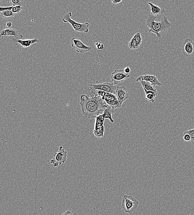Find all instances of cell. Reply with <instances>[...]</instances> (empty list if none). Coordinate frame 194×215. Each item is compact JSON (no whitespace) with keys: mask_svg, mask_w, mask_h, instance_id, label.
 <instances>
[{"mask_svg":"<svg viewBox=\"0 0 194 215\" xmlns=\"http://www.w3.org/2000/svg\"><path fill=\"white\" fill-rule=\"evenodd\" d=\"M90 97L86 95L81 96L80 104L82 114L86 118H96L103 112L109 105L101 97L96 93L95 90L90 89Z\"/></svg>","mask_w":194,"mask_h":215,"instance_id":"obj_1","label":"cell"},{"mask_svg":"<svg viewBox=\"0 0 194 215\" xmlns=\"http://www.w3.org/2000/svg\"><path fill=\"white\" fill-rule=\"evenodd\" d=\"M147 26L149 28V32H153L158 38H162L160 32L168 31L172 27V24L168 21L167 16H163L160 21H156V16L151 13L148 14L145 17Z\"/></svg>","mask_w":194,"mask_h":215,"instance_id":"obj_2","label":"cell"},{"mask_svg":"<svg viewBox=\"0 0 194 215\" xmlns=\"http://www.w3.org/2000/svg\"><path fill=\"white\" fill-rule=\"evenodd\" d=\"M72 16L71 12H68L63 16L62 20L65 23H69L70 24L76 32L87 33L89 31V23L88 22L80 23L77 22L72 19L71 18Z\"/></svg>","mask_w":194,"mask_h":215,"instance_id":"obj_3","label":"cell"},{"mask_svg":"<svg viewBox=\"0 0 194 215\" xmlns=\"http://www.w3.org/2000/svg\"><path fill=\"white\" fill-rule=\"evenodd\" d=\"M139 202L133 196L124 195L122 202V207L125 213L132 214L136 210Z\"/></svg>","mask_w":194,"mask_h":215,"instance_id":"obj_4","label":"cell"},{"mask_svg":"<svg viewBox=\"0 0 194 215\" xmlns=\"http://www.w3.org/2000/svg\"><path fill=\"white\" fill-rule=\"evenodd\" d=\"M67 153L63 146H60L58 151L54 154V158L51 160V164H52L54 167H58L64 164L66 161Z\"/></svg>","mask_w":194,"mask_h":215,"instance_id":"obj_5","label":"cell"},{"mask_svg":"<svg viewBox=\"0 0 194 215\" xmlns=\"http://www.w3.org/2000/svg\"><path fill=\"white\" fill-rule=\"evenodd\" d=\"M90 89L100 90L115 95H116V89L117 88L114 83L109 82L97 84H90Z\"/></svg>","mask_w":194,"mask_h":215,"instance_id":"obj_6","label":"cell"},{"mask_svg":"<svg viewBox=\"0 0 194 215\" xmlns=\"http://www.w3.org/2000/svg\"><path fill=\"white\" fill-rule=\"evenodd\" d=\"M105 119L104 115L103 113L95 118V124L93 133L95 136L98 138L103 137L104 136V124Z\"/></svg>","mask_w":194,"mask_h":215,"instance_id":"obj_7","label":"cell"},{"mask_svg":"<svg viewBox=\"0 0 194 215\" xmlns=\"http://www.w3.org/2000/svg\"><path fill=\"white\" fill-rule=\"evenodd\" d=\"M70 43L72 47L75 49L77 52L80 54H85L90 51L92 49V47L86 45L77 38H72L70 40Z\"/></svg>","mask_w":194,"mask_h":215,"instance_id":"obj_8","label":"cell"},{"mask_svg":"<svg viewBox=\"0 0 194 215\" xmlns=\"http://www.w3.org/2000/svg\"><path fill=\"white\" fill-rule=\"evenodd\" d=\"M130 78V75L126 74L124 69H115L111 75V79L115 85L122 83L125 79Z\"/></svg>","mask_w":194,"mask_h":215,"instance_id":"obj_9","label":"cell"},{"mask_svg":"<svg viewBox=\"0 0 194 215\" xmlns=\"http://www.w3.org/2000/svg\"><path fill=\"white\" fill-rule=\"evenodd\" d=\"M183 55L186 57H190L194 54V42L192 39L187 38L185 40L182 47Z\"/></svg>","mask_w":194,"mask_h":215,"instance_id":"obj_10","label":"cell"},{"mask_svg":"<svg viewBox=\"0 0 194 215\" xmlns=\"http://www.w3.org/2000/svg\"><path fill=\"white\" fill-rule=\"evenodd\" d=\"M13 36L16 40H22L23 36L16 29L11 27H6L2 29L1 31L0 36Z\"/></svg>","mask_w":194,"mask_h":215,"instance_id":"obj_11","label":"cell"},{"mask_svg":"<svg viewBox=\"0 0 194 215\" xmlns=\"http://www.w3.org/2000/svg\"><path fill=\"white\" fill-rule=\"evenodd\" d=\"M116 95L121 106L122 105L123 103L129 98L128 90H127L125 86L117 87Z\"/></svg>","mask_w":194,"mask_h":215,"instance_id":"obj_12","label":"cell"},{"mask_svg":"<svg viewBox=\"0 0 194 215\" xmlns=\"http://www.w3.org/2000/svg\"><path fill=\"white\" fill-rule=\"evenodd\" d=\"M143 81L149 82L154 87L156 86L162 85V83H160L158 78L155 75L144 74V75L139 76L136 79V81L138 82Z\"/></svg>","mask_w":194,"mask_h":215,"instance_id":"obj_13","label":"cell"},{"mask_svg":"<svg viewBox=\"0 0 194 215\" xmlns=\"http://www.w3.org/2000/svg\"><path fill=\"white\" fill-rule=\"evenodd\" d=\"M142 42L143 39L141 34L139 32L137 33L129 42V47L133 50L138 49L140 46Z\"/></svg>","mask_w":194,"mask_h":215,"instance_id":"obj_14","label":"cell"},{"mask_svg":"<svg viewBox=\"0 0 194 215\" xmlns=\"http://www.w3.org/2000/svg\"><path fill=\"white\" fill-rule=\"evenodd\" d=\"M40 41V40L36 38L31 39V40H16V39H14L12 42L16 45H18V44H21L22 47L27 48L35 43H39Z\"/></svg>","mask_w":194,"mask_h":215,"instance_id":"obj_15","label":"cell"},{"mask_svg":"<svg viewBox=\"0 0 194 215\" xmlns=\"http://www.w3.org/2000/svg\"><path fill=\"white\" fill-rule=\"evenodd\" d=\"M148 4L151 7V13L156 17L165 13L166 10L164 7H160L151 2Z\"/></svg>","mask_w":194,"mask_h":215,"instance_id":"obj_16","label":"cell"},{"mask_svg":"<svg viewBox=\"0 0 194 215\" xmlns=\"http://www.w3.org/2000/svg\"><path fill=\"white\" fill-rule=\"evenodd\" d=\"M115 109L112 108L108 106L104 111L103 113L105 116V119H108L111 121V123L114 122L113 119L112 118V114L115 113Z\"/></svg>","mask_w":194,"mask_h":215,"instance_id":"obj_17","label":"cell"},{"mask_svg":"<svg viewBox=\"0 0 194 215\" xmlns=\"http://www.w3.org/2000/svg\"><path fill=\"white\" fill-rule=\"evenodd\" d=\"M144 91L145 93L146 100L154 103L156 97L158 95V93L153 91H148L146 89H144Z\"/></svg>","mask_w":194,"mask_h":215,"instance_id":"obj_18","label":"cell"},{"mask_svg":"<svg viewBox=\"0 0 194 215\" xmlns=\"http://www.w3.org/2000/svg\"><path fill=\"white\" fill-rule=\"evenodd\" d=\"M140 83L141 84L142 86H143V89H146L148 91H153V92L157 93V90L155 88V87L152 85L149 82L143 81H140Z\"/></svg>","mask_w":194,"mask_h":215,"instance_id":"obj_19","label":"cell"},{"mask_svg":"<svg viewBox=\"0 0 194 215\" xmlns=\"http://www.w3.org/2000/svg\"><path fill=\"white\" fill-rule=\"evenodd\" d=\"M1 15L3 18H12L15 16V13L11 11H6L1 12Z\"/></svg>","mask_w":194,"mask_h":215,"instance_id":"obj_20","label":"cell"},{"mask_svg":"<svg viewBox=\"0 0 194 215\" xmlns=\"http://www.w3.org/2000/svg\"><path fill=\"white\" fill-rule=\"evenodd\" d=\"M12 6H22L25 7L26 1L23 0H11Z\"/></svg>","mask_w":194,"mask_h":215,"instance_id":"obj_21","label":"cell"},{"mask_svg":"<svg viewBox=\"0 0 194 215\" xmlns=\"http://www.w3.org/2000/svg\"><path fill=\"white\" fill-rule=\"evenodd\" d=\"M24 7L22 6H12V7L11 11H12L13 13H18L23 10Z\"/></svg>","mask_w":194,"mask_h":215,"instance_id":"obj_22","label":"cell"},{"mask_svg":"<svg viewBox=\"0 0 194 215\" xmlns=\"http://www.w3.org/2000/svg\"><path fill=\"white\" fill-rule=\"evenodd\" d=\"M184 132L190 135L191 138V142L192 144H194V129L186 130V131H184Z\"/></svg>","mask_w":194,"mask_h":215,"instance_id":"obj_23","label":"cell"},{"mask_svg":"<svg viewBox=\"0 0 194 215\" xmlns=\"http://www.w3.org/2000/svg\"><path fill=\"white\" fill-rule=\"evenodd\" d=\"M60 215H77V214L73 211L67 210L61 212Z\"/></svg>","mask_w":194,"mask_h":215,"instance_id":"obj_24","label":"cell"},{"mask_svg":"<svg viewBox=\"0 0 194 215\" xmlns=\"http://www.w3.org/2000/svg\"><path fill=\"white\" fill-rule=\"evenodd\" d=\"M95 45L96 48H97L98 50H102L103 49H104V44L101 43L96 42L95 44Z\"/></svg>","mask_w":194,"mask_h":215,"instance_id":"obj_25","label":"cell"},{"mask_svg":"<svg viewBox=\"0 0 194 215\" xmlns=\"http://www.w3.org/2000/svg\"><path fill=\"white\" fill-rule=\"evenodd\" d=\"M183 140L185 141H191V138L190 135L184 132L183 135Z\"/></svg>","mask_w":194,"mask_h":215,"instance_id":"obj_26","label":"cell"},{"mask_svg":"<svg viewBox=\"0 0 194 215\" xmlns=\"http://www.w3.org/2000/svg\"><path fill=\"white\" fill-rule=\"evenodd\" d=\"M12 7V6H9V7H0V11L2 12V11H11Z\"/></svg>","mask_w":194,"mask_h":215,"instance_id":"obj_27","label":"cell"},{"mask_svg":"<svg viewBox=\"0 0 194 215\" xmlns=\"http://www.w3.org/2000/svg\"><path fill=\"white\" fill-rule=\"evenodd\" d=\"M124 71H125L126 74H129V73H130V71H131V70H130V68L129 67H126V68H125V69H124Z\"/></svg>","mask_w":194,"mask_h":215,"instance_id":"obj_28","label":"cell"},{"mask_svg":"<svg viewBox=\"0 0 194 215\" xmlns=\"http://www.w3.org/2000/svg\"><path fill=\"white\" fill-rule=\"evenodd\" d=\"M111 1L114 4H119L120 3V2H121L122 1V0H112V1Z\"/></svg>","mask_w":194,"mask_h":215,"instance_id":"obj_29","label":"cell"},{"mask_svg":"<svg viewBox=\"0 0 194 215\" xmlns=\"http://www.w3.org/2000/svg\"><path fill=\"white\" fill-rule=\"evenodd\" d=\"M6 25L7 27H11L12 26V23L11 22H8L6 23Z\"/></svg>","mask_w":194,"mask_h":215,"instance_id":"obj_30","label":"cell"},{"mask_svg":"<svg viewBox=\"0 0 194 215\" xmlns=\"http://www.w3.org/2000/svg\"></svg>","mask_w":194,"mask_h":215,"instance_id":"obj_31","label":"cell"}]
</instances>
